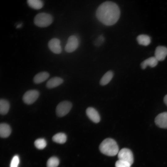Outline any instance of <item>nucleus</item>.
<instances>
[{
	"label": "nucleus",
	"mask_w": 167,
	"mask_h": 167,
	"mask_svg": "<svg viewBox=\"0 0 167 167\" xmlns=\"http://www.w3.org/2000/svg\"><path fill=\"white\" fill-rule=\"evenodd\" d=\"M11 129L10 126L6 123H1L0 125V135L3 138L8 137L10 135Z\"/></svg>",
	"instance_id": "15"
},
{
	"label": "nucleus",
	"mask_w": 167,
	"mask_h": 167,
	"mask_svg": "<svg viewBox=\"0 0 167 167\" xmlns=\"http://www.w3.org/2000/svg\"><path fill=\"white\" fill-rule=\"evenodd\" d=\"M19 162V160L18 156H14L11 161L10 167H17Z\"/></svg>",
	"instance_id": "24"
},
{
	"label": "nucleus",
	"mask_w": 167,
	"mask_h": 167,
	"mask_svg": "<svg viewBox=\"0 0 167 167\" xmlns=\"http://www.w3.org/2000/svg\"><path fill=\"white\" fill-rule=\"evenodd\" d=\"M53 21V16L50 14L40 13L37 14L34 19V24L40 27H46L50 25Z\"/></svg>",
	"instance_id": "3"
},
{
	"label": "nucleus",
	"mask_w": 167,
	"mask_h": 167,
	"mask_svg": "<svg viewBox=\"0 0 167 167\" xmlns=\"http://www.w3.org/2000/svg\"><path fill=\"white\" fill-rule=\"evenodd\" d=\"M86 114L88 117L93 122L98 123L101 120L100 115L94 108L89 107L86 110Z\"/></svg>",
	"instance_id": "10"
},
{
	"label": "nucleus",
	"mask_w": 167,
	"mask_h": 167,
	"mask_svg": "<svg viewBox=\"0 0 167 167\" xmlns=\"http://www.w3.org/2000/svg\"><path fill=\"white\" fill-rule=\"evenodd\" d=\"M164 101L165 105H167V94L164 97Z\"/></svg>",
	"instance_id": "25"
},
{
	"label": "nucleus",
	"mask_w": 167,
	"mask_h": 167,
	"mask_svg": "<svg viewBox=\"0 0 167 167\" xmlns=\"http://www.w3.org/2000/svg\"><path fill=\"white\" fill-rule=\"evenodd\" d=\"M120 15V9L115 3L106 1L101 4L97 9L96 16L103 24L111 26L118 20Z\"/></svg>",
	"instance_id": "1"
},
{
	"label": "nucleus",
	"mask_w": 167,
	"mask_h": 167,
	"mask_svg": "<svg viewBox=\"0 0 167 167\" xmlns=\"http://www.w3.org/2000/svg\"><path fill=\"white\" fill-rule=\"evenodd\" d=\"M167 55V48L162 46H157L155 52V57L158 61L165 60Z\"/></svg>",
	"instance_id": "11"
},
{
	"label": "nucleus",
	"mask_w": 167,
	"mask_h": 167,
	"mask_svg": "<svg viewBox=\"0 0 167 167\" xmlns=\"http://www.w3.org/2000/svg\"><path fill=\"white\" fill-rule=\"evenodd\" d=\"M99 149L103 154L110 156H115L119 152L118 146L114 139L107 138L101 143Z\"/></svg>",
	"instance_id": "2"
},
{
	"label": "nucleus",
	"mask_w": 167,
	"mask_h": 167,
	"mask_svg": "<svg viewBox=\"0 0 167 167\" xmlns=\"http://www.w3.org/2000/svg\"><path fill=\"white\" fill-rule=\"evenodd\" d=\"M118 156L119 160L128 162L131 165L134 162L133 153L128 148H124L122 149L119 151Z\"/></svg>",
	"instance_id": "6"
},
{
	"label": "nucleus",
	"mask_w": 167,
	"mask_h": 167,
	"mask_svg": "<svg viewBox=\"0 0 167 167\" xmlns=\"http://www.w3.org/2000/svg\"><path fill=\"white\" fill-rule=\"evenodd\" d=\"M59 164V160L56 157L49 158L47 162V167H57Z\"/></svg>",
	"instance_id": "21"
},
{
	"label": "nucleus",
	"mask_w": 167,
	"mask_h": 167,
	"mask_svg": "<svg viewBox=\"0 0 167 167\" xmlns=\"http://www.w3.org/2000/svg\"><path fill=\"white\" fill-rule=\"evenodd\" d=\"M27 2L29 6L35 10L41 9L44 5L43 1L41 0H28Z\"/></svg>",
	"instance_id": "19"
},
{
	"label": "nucleus",
	"mask_w": 167,
	"mask_h": 167,
	"mask_svg": "<svg viewBox=\"0 0 167 167\" xmlns=\"http://www.w3.org/2000/svg\"><path fill=\"white\" fill-rule=\"evenodd\" d=\"M113 76V71H109L107 72L101 79L100 84L102 86H104L108 84L111 80Z\"/></svg>",
	"instance_id": "17"
},
{
	"label": "nucleus",
	"mask_w": 167,
	"mask_h": 167,
	"mask_svg": "<svg viewBox=\"0 0 167 167\" xmlns=\"http://www.w3.org/2000/svg\"><path fill=\"white\" fill-rule=\"evenodd\" d=\"M52 139L56 143L62 144L66 142V137L64 133H59L54 135L52 138Z\"/></svg>",
	"instance_id": "20"
},
{
	"label": "nucleus",
	"mask_w": 167,
	"mask_h": 167,
	"mask_svg": "<svg viewBox=\"0 0 167 167\" xmlns=\"http://www.w3.org/2000/svg\"><path fill=\"white\" fill-rule=\"evenodd\" d=\"M22 25V24H18V25H17L16 27V28H19L21 27V26Z\"/></svg>",
	"instance_id": "26"
},
{
	"label": "nucleus",
	"mask_w": 167,
	"mask_h": 167,
	"mask_svg": "<svg viewBox=\"0 0 167 167\" xmlns=\"http://www.w3.org/2000/svg\"><path fill=\"white\" fill-rule=\"evenodd\" d=\"M49 74L47 72H41L36 74L33 78L34 82L39 84L46 80L49 77Z\"/></svg>",
	"instance_id": "14"
},
{
	"label": "nucleus",
	"mask_w": 167,
	"mask_h": 167,
	"mask_svg": "<svg viewBox=\"0 0 167 167\" xmlns=\"http://www.w3.org/2000/svg\"><path fill=\"white\" fill-rule=\"evenodd\" d=\"M158 61L155 57H150L143 61L140 64L143 69H145L148 66L151 67H154L158 64Z\"/></svg>",
	"instance_id": "13"
},
{
	"label": "nucleus",
	"mask_w": 167,
	"mask_h": 167,
	"mask_svg": "<svg viewBox=\"0 0 167 167\" xmlns=\"http://www.w3.org/2000/svg\"><path fill=\"white\" fill-rule=\"evenodd\" d=\"M39 96V92L36 90H28L24 94L23 100L24 102L28 105H31L34 103Z\"/></svg>",
	"instance_id": "5"
},
{
	"label": "nucleus",
	"mask_w": 167,
	"mask_h": 167,
	"mask_svg": "<svg viewBox=\"0 0 167 167\" xmlns=\"http://www.w3.org/2000/svg\"><path fill=\"white\" fill-rule=\"evenodd\" d=\"M138 43L140 45L147 46L151 43V38L148 35L141 34L138 36L136 38Z\"/></svg>",
	"instance_id": "18"
},
{
	"label": "nucleus",
	"mask_w": 167,
	"mask_h": 167,
	"mask_svg": "<svg viewBox=\"0 0 167 167\" xmlns=\"http://www.w3.org/2000/svg\"><path fill=\"white\" fill-rule=\"evenodd\" d=\"M155 122L158 127L167 128V112L161 113L158 114L155 118Z\"/></svg>",
	"instance_id": "8"
},
{
	"label": "nucleus",
	"mask_w": 167,
	"mask_h": 167,
	"mask_svg": "<svg viewBox=\"0 0 167 167\" xmlns=\"http://www.w3.org/2000/svg\"><path fill=\"white\" fill-rule=\"evenodd\" d=\"M10 105L7 100L1 99L0 100V113L2 115L6 114L10 109Z\"/></svg>",
	"instance_id": "16"
},
{
	"label": "nucleus",
	"mask_w": 167,
	"mask_h": 167,
	"mask_svg": "<svg viewBox=\"0 0 167 167\" xmlns=\"http://www.w3.org/2000/svg\"><path fill=\"white\" fill-rule=\"evenodd\" d=\"M60 41L58 39L54 38L48 42V46L50 50L56 54H59L62 52V48L60 45Z\"/></svg>",
	"instance_id": "9"
},
{
	"label": "nucleus",
	"mask_w": 167,
	"mask_h": 167,
	"mask_svg": "<svg viewBox=\"0 0 167 167\" xmlns=\"http://www.w3.org/2000/svg\"><path fill=\"white\" fill-rule=\"evenodd\" d=\"M79 44V41L76 37L74 35L71 36L68 39L65 48V50L68 53L72 52L77 48Z\"/></svg>",
	"instance_id": "7"
},
{
	"label": "nucleus",
	"mask_w": 167,
	"mask_h": 167,
	"mask_svg": "<svg viewBox=\"0 0 167 167\" xmlns=\"http://www.w3.org/2000/svg\"><path fill=\"white\" fill-rule=\"evenodd\" d=\"M34 144L36 147L40 149L44 148L46 145L45 140L43 139H36L34 142Z\"/></svg>",
	"instance_id": "22"
},
{
	"label": "nucleus",
	"mask_w": 167,
	"mask_h": 167,
	"mask_svg": "<svg viewBox=\"0 0 167 167\" xmlns=\"http://www.w3.org/2000/svg\"><path fill=\"white\" fill-rule=\"evenodd\" d=\"M63 82V79L59 77H55L50 79L47 82L46 87L49 89L55 88Z\"/></svg>",
	"instance_id": "12"
},
{
	"label": "nucleus",
	"mask_w": 167,
	"mask_h": 167,
	"mask_svg": "<svg viewBox=\"0 0 167 167\" xmlns=\"http://www.w3.org/2000/svg\"><path fill=\"white\" fill-rule=\"evenodd\" d=\"M131 165L128 162L119 159L115 164V167H131Z\"/></svg>",
	"instance_id": "23"
},
{
	"label": "nucleus",
	"mask_w": 167,
	"mask_h": 167,
	"mask_svg": "<svg viewBox=\"0 0 167 167\" xmlns=\"http://www.w3.org/2000/svg\"><path fill=\"white\" fill-rule=\"evenodd\" d=\"M72 107V104L70 102L66 101H62L56 107V114L58 117L64 116L70 112Z\"/></svg>",
	"instance_id": "4"
}]
</instances>
